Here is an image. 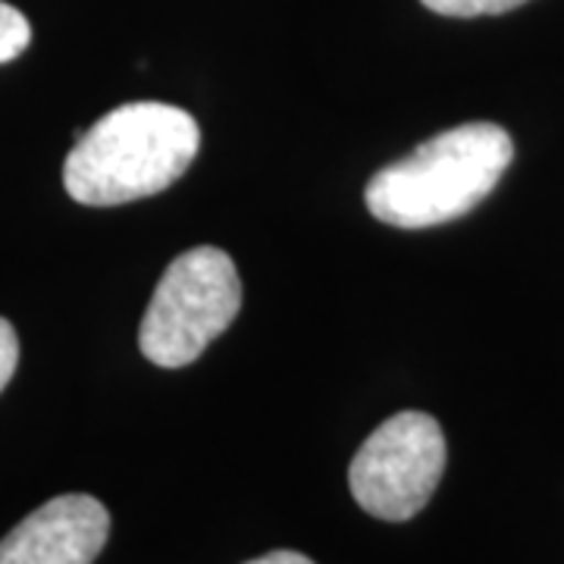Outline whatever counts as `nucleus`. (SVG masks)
Instances as JSON below:
<instances>
[{
    "label": "nucleus",
    "mask_w": 564,
    "mask_h": 564,
    "mask_svg": "<svg viewBox=\"0 0 564 564\" xmlns=\"http://www.w3.org/2000/svg\"><path fill=\"white\" fill-rule=\"evenodd\" d=\"M198 148L202 129L182 107L122 104L82 132L63 163V185L85 207L141 202L182 180Z\"/></svg>",
    "instance_id": "nucleus-1"
},
{
    "label": "nucleus",
    "mask_w": 564,
    "mask_h": 564,
    "mask_svg": "<svg viewBox=\"0 0 564 564\" xmlns=\"http://www.w3.org/2000/svg\"><path fill=\"white\" fill-rule=\"evenodd\" d=\"M514 158L496 122H464L423 141L367 182V210L386 226L430 229L470 214L499 185Z\"/></svg>",
    "instance_id": "nucleus-2"
},
{
    "label": "nucleus",
    "mask_w": 564,
    "mask_h": 564,
    "mask_svg": "<svg viewBox=\"0 0 564 564\" xmlns=\"http://www.w3.org/2000/svg\"><path fill=\"white\" fill-rule=\"evenodd\" d=\"M242 307V280L220 248H192L166 267L139 329L141 355L158 367H185L229 329Z\"/></svg>",
    "instance_id": "nucleus-3"
},
{
    "label": "nucleus",
    "mask_w": 564,
    "mask_h": 564,
    "mask_svg": "<svg viewBox=\"0 0 564 564\" xmlns=\"http://www.w3.org/2000/svg\"><path fill=\"white\" fill-rule=\"evenodd\" d=\"M443 470V426L423 411H402L364 440L348 467V486L367 514L399 524L426 508Z\"/></svg>",
    "instance_id": "nucleus-4"
},
{
    "label": "nucleus",
    "mask_w": 564,
    "mask_h": 564,
    "mask_svg": "<svg viewBox=\"0 0 564 564\" xmlns=\"http://www.w3.org/2000/svg\"><path fill=\"white\" fill-rule=\"evenodd\" d=\"M110 536V514L95 496H57L0 540V564H91Z\"/></svg>",
    "instance_id": "nucleus-5"
},
{
    "label": "nucleus",
    "mask_w": 564,
    "mask_h": 564,
    "mask_svg": "<svg viewBox=\"0 0 564 564\" xmlns=\"http://www.w3.org/2000/svg\"><path fill=\"white\" fill-rule=\"evenodd\" d=\"M32 41V25L17 7L0 0V63H10L20 57Z\"/></svg>",
    "instance_id": "nucleus-6"
},
{
    "label": "nucleus",
    "mask_w": 564,
    "mask_h": 564,
    "mask_svg": "<svg viewBox=\"0 0 564 564\" xmlns=\"http://www.w3.org/2000/svg\"><path fill=\"white\" fill-rule=\"evenodd\" d=\"M426 10L440 17H455V20H470V17H496L521 7L527 0H421Z\"/></svg>",
    "instance_id": "nucleus-7"
},
{
    "label": "nucleus",
    "mask_w": 564,
    "mask_h": 564,
    "mask_svg": "<svg viewBox=\"0 0 564 564\" xmlns=\"http://www.w3.org/2000/svg\"><path fill=\"white\" fill-rule=\"evenodd\" d=\"M17 364H20V339H17V329H13V323L0 317V392L7 389L10 380H13Z\"/></svg>",
    "instance_id": "nucleus-8"
},
{
    "label": "nucleus",
    "mask_w": 564,
    "mask_h": 564,
    "mask_svg": "<svg viewBox=\"0 0 564 564\" xmlns=\"http://www.w3.org/2000/svg\"><path fill=\"white\" fill-rule=\"evenodd\" d=\"M248 564H314L307 555L302 552H289V549H280V552H270V555H263V558H254V562Z\"/></svg>",
    "instance_id": "nucleus-9"
}]
</instances>
